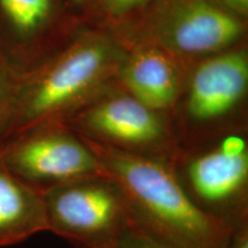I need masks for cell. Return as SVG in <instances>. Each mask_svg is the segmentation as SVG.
<instances>
[{"label": "cell", "mask_w": 248, "mask_h": 248, "mask_svg": "<svg viewBox=\"0 0 248 248\" xmlns=\"http://www.w3.org/2000/svg\"><path fill=\"white\" fill-rule=\"evenodd\" d=\"M43 197L48 231L73 248H113L132 218L125 194L108 176L68 183Z\"/></svg>", "instance_id": "obj_7"}, {"label": "cell", "mask_w": 248, "mask_h": 248, "mask_svg": "<svg viewBox=\"0 0 248 248\" xmlns=\"http://www.w3.org/2000/svg\"><path fill=\"white\" fill-rule=\"evenodd\" d=\"M69 2L89 26H94L92 0H69Z\"/></svg>", "instance_id": "obj_17"}, {"label": "cell", "mask_w": 248, "mask_h": 248, "mask_svg": "<svg viewBox=\"0 0 248 248\" xmlns=\"http://www.w3.org/2000/svg\"><path fill=\"white\" fill-rule=\"evenodd\" d=\"M48 231L44 197L0 163V247Z\"/></svg>", "instance_id": "obj_11"}, {"label": "cell", "mask_w": 248, "mask_h": 248, "mask_svg": "<svg viewBox=\"0 0 248 248\" xmlns=\"http://www.w3.org/2000/svg\"><path fill=\"white\" fill-rule=\"evenodd\" d=\"M125 55L126 48L110 31L85 27L66 46L21 75L5 138L40 124L66 122L116 82Z\"/></svg>", "instance_id": "obj_1"}, {"label": "cell", "mask_w": 248, "mask_h": 248, "mask_svg": "<svg viewBox=\"0 0 248 248\" xmlns=\"http://www.w3.org/2000/svg\"><path fill=\"white\" fill-rule=\"evenodd\" d=\"M0 163L42 194L105 176L85 141L64 123L40 124L6 137L0 142Z\"/></svg>", "instance_id": "obj_8"}, {"label": "cell", "mask_w": 248, "mask_h": 248, "mask_svg": "<svg viewBox=\"0 0 248 248\" xmlns=\"http://www.w3.org/2000/svg\"><path fill=\"white\" fill-rule=\"evenodd\" d=\"M152 0H92L94 26L114 30L131 22Z\"/></svg>", "instance_id": "obj_12"}, {"label": "cell", "mask_w": 248, "mask_h": 248, "mask_svg": "<svg viewBox=\"0 0 248 248\" xmlns=\"http://www.w3.org/2000/svg\"><path fill=\"white\" fill-rule=\"evenodd\" d=\"M170 117L181 150L248 130V42L195 62Z\"/></svg>", "instance_id": "obj_3"}, {"label": "cell", "mask_w": 248, "mask_h": 248, "mask_svg": "<svg viewBox=\"0 0 248 248\" xmlns=\"http://www.w3.org/2000/svg\"><path fill=\"white\" fill-rule=\"evenodd\" d=\"M171 167L185 193L207 215L230 226L248 218V130L183 148Z\"/></svg>", "instance_id": "obj_5"}, {"label": "cell", "mask_w": 248, "mask_h": 248, "mask_svg": "<svg viewBox=\"0 0 248 248\" xmlns=\"http://www.w3.org/2000/svg\"><path fill=\"white\" fill-rule=\"evenodd\" d=\"M113 248H173L137 222L132 215L125 230L122 232Z\"/></svg>", "instance_id": "obj_14"}, {"label": "cell", "mask_w": 248, "mask_h": 248, "mask_svg": "<svg viewBox=\"0 0 248 248\" xmlns=\"http://www.w3.org/2000/svg\"><path fill=\"white\" fill-rule=\"evenodd\" d=\"M108 31L125 48L154 46L191 66L248 42V21L210 0H152L131 22Z\"/></svg>", "instance_id": "obj_4"}, {"label": "cell", "mask_w": 248, "mask_h": 248, "mask_svg": "<svg viewBox=\"0 0 248 248\" xmlns=\"http://www.w3.org/2000/svg\"><path fill=\"white\" fill-rule=\"evenodd\" d=\"M88 26L69 0H0V59L22 75Z\"/></svg>", "instance_id": "obj_9"}, {"label": "cell", "mask_w": 248, "mask_h": 248, "mask_svg": "<svg viewBox=\"0 0 248 248\" xmlns=\"http://www.w3.org/2000/svg\"><path fill=\"white\" fill-rule=\"evenodd\" d=\"M64 124L80 137L170 164L181 152L170 115L145 106L117 80Z\"/></svg>", "instance_id": "obj_6"}, {"label": "cell", "mask_w": 248, "mask_h": 248, "mask_svg": "<svg viewBox=\"0 0 248 248\" xmlns=\"http://www.w3.org/2000/svg\"><path fill=\"white\" fill-rule=\"evenodd\" d=\"M191 67L164 49L135 46L126 48L117 83L145 106L171 115Z\"/></svg>", "instance_id": "obj_10"}, {"label": "cell", "mask_w": 248, "mask_h": 248, "mask_svg": "<svg viewBox=\"0 0 248 248\" xmlns=\"http://www.w3.org/2000/svg\"><path fill=\"white\" fill-rule=\"evenodd\" d=\"M224 248H248V218L232 228Z\"/></svg>", "instance_id": "obj_15"}, {"label": "cell", "mask_w": 248, "mask_h": 248, "mask_svg": "<svg viewBox=\"0 0 248 248\" xmlns=\"http://www.w3.org/2000/svg\"><path fill=\"white\" fill-rule=\"evenodd\" d=\"M235 16L248 21V0H210Z\"/></svg>", "instance_id": "obj_16"}, {"label": "cell", "mask_w": 248, "mask_h": 248, "mask_svg": "<svg viewBox=\"0 0 248 248\" xmlns=\"http://www.w3.org/2000/svg\"><path fill=\"white\" fill-rule=\"evenodd\" d=\"M80 138L104 175L120 185L133 217L146 230L173 248H224L233 226L198 208L171 164Z\"/></svg>", "instance_id": "obj_2"}, {"label": "cell", "mask_w": 248, "mask_h": 248, "mask_svg": "<svg viewBox=\"0 0 248 248\" xmlns=\"http://www.w3.org/2000/svg\"><path fill=\"white\" fill-rule=\"evenodd\" d=\"M21 75L0 59V142L8 131L16 102Z\"/></svg>", "instance_id": "obj_13"}]
</instances>
